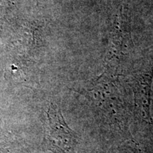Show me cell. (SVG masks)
<instances>
[{
    "mask_svg": "<svg viewBox=\"0 0 153 153\" xmlns=\"http://www.w3.org/2000/svg\"><path fill=\"white\" fill-rule=\"evenodd\" d=\"M86 97L90 102L92 111L105 125L122 133L128 130V109L118 91L105 89L98 86L88 91Z\"/></svg>",
    "mask_w": 153,
    "mask_h": 153,
    "instance_id": "cell-1",
    "label": "cell"
},
{
    "mask_svg": "<svg viewBox=\"0 0 153 153\" xmlns=\"http://www.w3.org/2000/svg\"><path fill=\"white\" fill-rule=\"evenodd\" d=\"M120 153H144L133 140H130L120 148Z\"/></svg>",
    "mask_w": 153,
    "mask_h": 153,
    "instance_id": "cell-3",
    "label": "cell"
},
{
    "mask_svg": "<svg viewBox=\"0 0 153 153\" xmlns=\"http://www.w3.org/2000/svg\"><path fill=\"white\" fill-rule=\"evenodd\" d=\"M47 117L43 140L45 148L53 153H76L78 137L67 124L60 108L51 104Z\"/></svg>",
    "mask_w": 153,
    "mask_h": 153,
    "instance_id": "cell-2",
    "label": "cell"
}]
</instances>
